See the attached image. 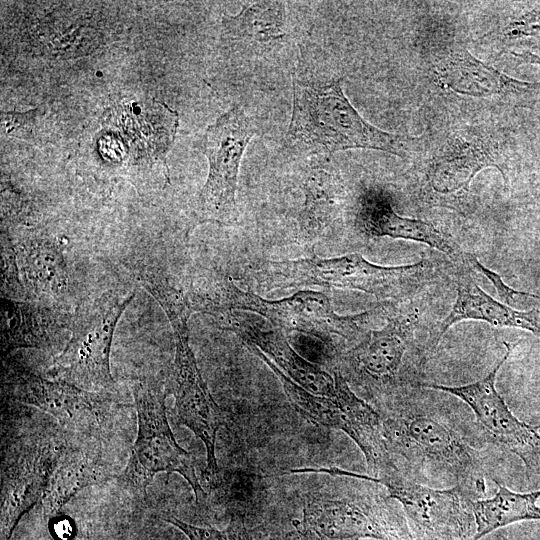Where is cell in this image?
<instances>
[{
    "label": "cell",
    "instance_id": "obj_12",
    "mask_svg": "<svg viewBox=\"0 0 540 540\" xmlns=\"http://www.w3.org/2000/svg\"><path fill=\"white\" fill-rule=\"evenodd\" d=\"M302 527L324 540H413L407 521L385 502L368 498H310Z\"/></svg>",
    "mask_w": 540,
    "mask_h": 540
},
{
    "label": "cell",
    "instance_id": "obj_34",
    "mask_svg": "<svg viewBox=\"0 0 540 540\" xmlns=\"http://www.w3.org/2000/svg\"><path fill=\"white\" fill-rule=\"evenodd\" d=\"M498 538L499 540H521V539H518L517 537H512L506 534H500Z\"/></svg>",
    "mask_w": 540,
    "mask_h": 540
},
{
    "label": "cell",
    "instance_id": "obj_21",
    "mask_svg": "<svg viewBox=\"0 0 540 540\" xmlns=\"http://www.w3.org/2000/svg\"><path fill=\"white\" fill-rule=\"evenodd\" d=\"M3 350L6 353L18 348H45L58 331L68 328L71 317L36 304L3 301Z\"/></svg>",
    "mask_w": 540,
    "mask_h": 540
},
{
    "label": "cell",
    "instance_id": "obj_20",
    "mask_svg": "<svg viewBox=\"0 0 540 540\" xmlns=\"http://www.w3.org/2000/svg\"><path fill=\"white\" fill-rule=\"evenodd\" d=\"M239 335L249 347L257 349L286 376L307 391L320 396H333L335 379L330 374L302 358L287 342L280 330L262 331L243 328Z\"/></svg>",
    "mask_w": 540,
    "mask_h": 540
},
{
    "label": "cell",
    "instance_id": "obj_29",
    "mask_svg": "<svg viewBox=\"0 0 540 540\" xmlns=\"http://www.w3.org/2000/svg\"><path fill=\"white\" fill-rule=\"evenodd\" d=\"M163 520L180 529L189 540H229L224 532L212 527L195 526L176 517H165Z\"/></svg>",
    "mask_w": 540,
    "mask_h": 540
},
{
    "label": "cell",
    "instance_id": "obj_14",
    "mask_svg": "<svg viewBox=\"0 0 540 540\" xmlns=\"http://www.w3.org/2000/svg\"><path fill=\"white\" fill-rule=\"evenodd\" d=\"M496 168L508 182L506 165L495 140L478 132H464L452 137L433 157L427 178L433 191L451 195L469 191L479 171Z\"/></svg>",
    "mask_w": 540,
    "mask_h": 540
},
{
    "label": "cell",
    "instance_id": "obj_23",
    "mask_svg": "<svg viewBox=\"0 0 540 540\" xmlns=\"http://www.w3.org/2000/svg\"><path fill=\"white\" fill-rule=\"evenodd\" d=\"M104 467L90 451H73L59 459L43 496V509L50 519L83 488L99 483Z\"/></svg>",
    "mask_w": 540,
    "mask_h": 540
},
{
    "label": "cell",
    "instance_id": "obj_30",
    "mask_svg": "<svg viewBox=\"0 0 540 540\" xmlns=\"http://www.w3.org/2000/svg\"><path fill=\"white\" fill-rule=\"evenodd\" d=\"M49 525L50 532L56 540H71L77 528L70 518L59 515L52 518Z\"/></svg>",
    "mask_w": 540,
    "mask_h": 540
},
{
    "label": "cell",
    "instance_id": "obj_2",
    "mask_svg": "<svg viewBox=\"0 0 540 540\" xmlns=\"http://www.w3.org/2000/svg\"><path fill=\"white\" fill-rule=\"evenodd\" d=\"M383 425L392 457L395 462L400 457L413 470L411 479L415 472L430 471L473 500L485 495L481 457L447 415L403 404Z\"/></svg>",
    "mask_w": 540,
    "mask_h": 540
},
{
    "label": "cell",
    "instance_id": "obj_9",
    "mask_svg": "<svg viewBox=\"0 0 540 540\" xmlns=\"http://www.w3.org/2000/svg\"><path fill=\"white\" fill-rule=\"evenodd\" d=\"M164 312L175 339L173 395L177 419L205 445L206 474L213 481L218 474L215 446L217 432L223 424L222 411L210 394L189 344L188 319L191 308L188 302L173 305Z\"/></svg>",
    "mask_w": 540,
    "mask_h": 540
},
{
    "label": "cell",
    "instance_id": "obj_1",
    "mask_svg": "<svg viewBox=\"0 0 540 540\" xmlns=\"http://www.w3.org/2000/svg\"><path fill=\"white\" fill-rule=\"evenodd\" d=\"M293 105L287 141L310 155L373 149L401 156L407 138L367 122L343 91L341 77L298 69L292 76Z\"/></svg>",
    "mask_w": 540,
    "mask_h": 540
},
{
    "label": "cell",
    "instance_id": "obj_32",
    "mask_svg": "<svg viewBox=\"0 0 540 540\" xmlns=\"http://www.w3.org/2000/svg\"><path fill=\"white\" fill-rule=\"evenodd\" d=\"M512 54L519 59L521 63L525 64H533V65H539L540 66V56L530 52V51H523L521 53L512 51Z\"/></svg>",
    "mask_w": 540,
    "mask_h": 540
},
{
    "label": "cell",
    "instance_id": "obj_10",
    "mask_svg": "<svg viewBox=\"0 0 540 540\" xmlns=\"http://www.w3.org/2000/svg\"><path fill=\"white\" fill-rule=\"evenodd\" d=\"M504 345L505 355L484 378L461 386L423 383L420 387L442 391L465 402L487 441L518 456L525 465L527 477L531 478L540 471V424L531 426L520 421L496 389L497 373L514 348L511 343Z\"/></svg>",
    "mask_w": 540,
    "mask_h": 540
},
{
    "label": "cell",
    "instance_id": "obj_13",
    "mask_svg": "<svg viewBox=\"0 0 540 540\" xmlns=\"http://www.w3.org/2000/svg\"><path fill=\"white\" fill-rule=\"evenodd\" d=\"M8 384L20 401L53 416L63 426L93 434L110 411L111 398L60 380H49L22 368H13Z\"/></svg>",
    "mask_w": 540,
    "mask_h": 540
},
{
    "label": "cell",
    "instance_id": "obj_16",
    "mask_svg": "<svg viewBox=\"0 0 540 540\" xmlns=\"http://www.w3.org/2000/svg\"><path fill=\"white\" fill-rule=\"evenodd\" d=\"M461 262L463 264L456 280V300L432 341L433 351L450 327L463 320H479L493 326L517 328L540 338V310L520 311L495 300L475 282L467 264L463 260Z\"/></svg>",
    "mask_w": 540,
    "mask_h": 540
},
{
    "label": "cell",
    "instance_id": "obj_22",
    "mask_svg": "<svg viewBox=\"0 0 540 540\" xmlns=\"http://www.w3.org/2000/svg\"><path fill=\"white\" fill-rule=\"evenodd\" d=\"M303 190L305 200L298 217L299 237L311 242L337 217L343 187L338 174L325 163L308 170Z\"/></svg>",
    "mask_w": 540,
    "mask_h": 540
},
{
    "label": "cell",
    "instance_id": "obj_6",
    "mask_svg": "<svg viewBox=\"0 0 540 540\" xmlns=\"http://www.w3.org/2000/svg\"><path fill=\"white\" fill-rule=\"evenodd\" d=\"M132 390L138 430L122 475L124 483L145 493L157 473L175 472L190 484L196 501H200L206 494L196 476L191 454L177 443L171 431L162 386L151 380H139Z\"/></svg>",
    "mask_w": 540,
    "mask_h": 540
},
{
    "label": "cell",
    "instance_id": "obj_3",
    "mask_svg": "<svg viewBox=\"0 0 540 540\" xmlns=\"http://www.w3.org/2000/svg\"><path fill=\"white\" fill-rule=\"evenodd\" d=\"M434 277V268L428 260L382 266L369 262L359 253L269 261L256 272L259 286L269 290L305 286L339 288L360 291L380 300L408 298Z\"/></svg>",
    "mask_w": 540,
    "mask_h": 540
},
{
    "label": "cell",
    "instance_id": "obj_5",
    "mask_svg": "<svg viewBox=\"0 0 540 540\" xmlns=\"http://www.w3.org/2000/svg\"><path fill=\"white\" fill-rule=\"evenodd\" d=\"M133 294L105 293L79 307L71 317V337L48 371L55 380L91 392L113 389L110 353L115 328Z\"/></svg>",
    "mask_w": 540,
    "mask_h": 540
},
{
    "label": "cell",
    "instance_id": "obj_8",
    "mask_svg": "<svg viewBox=\"0 0 540 540\" xmlns=\"http://www.w3.org/2000/svg\"><path fill=\"white\" fill-rule=\"evenodd\" d=\"M256 131L253 119L239 105L206 128L202 148L209 170L198 196V209L205 220L230 224L237 219L239 168Z\"/></svg>",
    "mask_w": 540,
    "mask_h": 540
},
{
    "label": "cell",
    "instance_id": "obj_17",
    "mask_svg": "<svg viewBox=\"0 0 540 540\" xmlns=\"http://www.w3.org/2000/svg\"><path fill=\"white\" fill-rule=\"evenodd\" d=\"M412 339L413 327L409 319L390 318L383 328L366 334L351 350L352 363L375 382L401 383V372Z\"/></svg>",
    "mask_w": 540,
    "mask_h": 540
},
{
    "label": "cell",
    "instance_id": "obj_24",
    "mask_svg": "<svg viewBox=\"0 0 540 540\" xmlns=\"http://www.w3.org/2000/svg\"><path fill=\"white\" fill-rule=\"evenodd\" d=\"M497 492L492 498L472 500L476 523L475 540L522 520H540V490L518 493L495 482Z\"/></svg>",
    "mask_w": 540,
    "mask_h": 540
},
{
    "label": "cell",
    "instance_id": "obj_26",
    "mask_svg": "<svg viewBox=\"0 0 540 540\" xmlns=\"http://www.w3.org/2000/svg\"><path fill=\"white\" fill-rule=\"evenodd\" d=\"M20 263L19 270L35 291H56L65 284L62 252L54 243L43 241L25 245Z\"/></svg>",
    "mask_w": 540,
    "mask_h": 540
},
{
    "label": "cell",
    "instance_id": "obj_35",
    "mask_svg": "<svg viewBox=\"0 0 540 540\" xmlns=\"http://www.w3.org/2000/svg\"><path fill=\"white\" fill-rule=\"evenodd\" d=\"M533 44L534 49L540 50V38L537 39Z\"/></svg>",
    "mask_w": 540,
    "mask_h": 540
},
{
    "label": "cell",
    "instance_id": "obj_28",
    "mask_svg": "<svg viewBox=\"0 0 540 540\" xmlns=\"http://www.w3.org/2000/svg\"><path fill=\"white\" fill-rule=\"evenodd\" d=\"M462 260L471 268L476 269L477 271H480L483 275H485L494 285L496 288L500 298L506 302H512L516 298H532V299H540L539 296L524 292H518L511 287L507 286L501 277L491 270L485 268L478 259L472 255L471 253H464Z\"/></svg>",
    "mask_w": 540,
    "mask_h": 540
},
{
    "label": "cell",
    "instance_id": "obj_33",
    "mask_svg": "<svg viewBox=\"0 0 540 540\" xmlns=\"http://www.w3.org/2000/svg\"><path fill=\"white\" fill-rule=\"evenodd\" d=\"M71 540H92L89 531L83 525L77 526L76 532Z\"/></svg>",
    "mask_w": 540,
    "mask_h": 540
},
{
    "label": "cell",
    "instance_id": "obj_15",
    "mask_svg": "<svg viewBox=\"0 0 540 540\" xmlns=\"http://www.w3.org/2000/svg\"><path fill=\"white\" fill-rule=\"evenodd\" d=\"M58 457L49 445H38L5 472L1 504V540H11L22 516L44 496Z\"/></svg>",
    "mask_w": 540,
    "mask_h": 540
},
{
    "label": "cell",
    "instance_id": "obj_4",
    "mask_svg": "<svg viewBox=\"0 0 540 540\" xmlns=\"http://www.w3.org/2000/svg\"><path fill=\"white\" fill-rule=\"evenodd\" d=\"M251 348L277 376L292 406L313 423L346 433L363 453L371 477L383 478L398 470L392 457L380 415L359 398L338 372L333 396L313 394L286 376L257 349Z\"/></svg>",
    "mask_w": 540,
    "mask_h": 540
},
{
    "label": "cell",
    "instance_id": "obj_25",
    "mask_svg": "<svg viewBox=\"0 0 540 540\" xmlns=\"http://www.w3.org/2000/svg\"><path fill=\"white\" fill-rule=\"evenodd\" d=\"M227 34L235 40L268 44L286 36L285 6L277 1L244 5L236 15L223 18Z\"/></svg>",
    "mask_w": 540,
    "mask_h": 540
},
{
    "label": "cell",
    "instance_id": "obj_7",
    "mask_svg": "<svg viewBox=\"0 0 540 540\" xmlns=\"http://www.w3.org/2000/svg\"><path fill=\"white\" fill-rule=\"evenodd\" d=\"M203 310L211 314L249 311L286 330L323 339L338 336L346 340L361 337L359 322L369 315V312H365L341 316L335 312L330 299L321 292L304 290L280 300H268L244 291L231 282L225 287L219 301L207 304Z\"/></svg>",
    "mask_w": 540,
    "mask_h": 540
},
{
    "label": "cell",
    "instance_id": "obj_31",
    "mask_svg": "<svg viewBox=\"0 0 540 540\" xmlns=\"http://www.w3.org/2000/svg\"><path fill=\"white\" fill-rule=\"evenodd\" d=\"M228 533L231 540H250L248 536H245L242 525L236 519L231 521Z\"/></svg>",
    "mask_w": 540,
    "mask_h": 540
},
{
    "label": "cell",
    "instance_id": "obj_27",
    "mask_svg": "<svg viewBox=\"0 0 540 540\" xmlns=\"http://www.w3.org/2000/svg\"><path fill=\"white\" fill-rule=\"evenodd\" d=\"M540 36V4L510 20L501 31L503 40L514 41Z\"/></svg>",
    "mask_w": 540,
    "mask_h": 540
},
{
    "label": "cell",
    "instance_id": "obj_18",
    "mask_svg": "<svg viewBox=\"0 0 540 540\" xmlns=\"http://www.w3.org/2000/svg\"><path fill=\"white\" fill-rule=\"evenodd\" d=\"M437 75L448 89L475 97L526 92L540 86L539 83L514 79L464 48L450 53L438 66Z\"/></svg>",
    "mask_w": 540,
    "mask_h": 540
},
{
    "label": "cell",
    "instance_id": "obj_11",
    "mask_svg": "<svg viewBox=\"0 0 540 540\" xmlns=\"http://www.w3.org/2000/svg\"><path fill=\"white\" fill-rule=\"evenodd\" d=\"M403 507L413 540H475L472 500L461 489H433L403 473L378 482Z\"/></svg>",
    "mask_w": 540,
    "mask_h": 540
},
{
    "label": "cell",
    "instance_id": "obj_19",
    "mask_svg": "<svg viewBox=\"0 0 540 540\" xmlns=\"http://www.w3.org/2000/svg\"><path fill=\"white\" fill-rule=\"evenodd\" d=\"M365 231L376 237L410 240L443 252L460 261L464 252L433 223L404 217L395 212L389 198L369 197L361 213Z\"/></svg>",
    "mask_w": 540,
    "mask_h": 540
}]
</instances>
